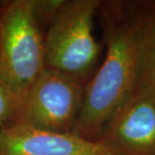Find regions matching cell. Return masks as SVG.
I'll list each match as a JSON object with an SVG mask.
<instances>
[{"mask_svg":"<svg viewBox=\"0 0 155 155\" xmlns=\"http://www.w3.org/2000/svg\"><path fill=\"white\" fill-rule=\"evenodd\" d=\"M104 12L106 54L87 83L82 110L73 134L97 141L136 91L140 73L141 26L120 17L114 5Z\"/></svg>","mask_w":155,"mask_h":155,"instance_id":"6da1fadb","label":"cell"},{"mask_svg":"<svg viewBox=\"0 0 155 155\" xmlns=\"http://www.w3.org/2000/svg\"><path fill=\"white\" fill-rule=\"evenodd\" d=\"M63 0H10L0 4V79L19 103L45 71V32Z\"/></svg>","mask_w":155,"mask_h":155,"instance_id":"7a4b0ae2","label":"cell"},{"mask_svg":"<svg viewBox=\"0 0 155 155\" xmlns=\"http://www.w3.org/2000/svg\"><path fill=\"white\" fill-rule=\"evenodd\" d=\"M99 0H63L45 32V67L87 85L100 57L93 28Z\"/></svg>","mask_w":155,"mask_h":155,"instance_id":"3957f363","label":"cell"},{"mask_svg":"<svg viewBox=\"0 0 155 155\" xmlns=\"http://www.w3.org/2000/svg\"><path fill=\"white\" fill-rule=\"evenodd\" d=\"M85 88V84L72 77L45 69L21 105L14 125L73 133L82 110Z\"/></svg>","mask_w":155,"mask_h":155,"instance_id":"277c9868","label":"cell"},{"mask_svg":"<svg viewBox=\"0 0 155 155\" xmlns=\"http://www.w3.org/2000/svg\"><path fill=\"white\" fill-rule=\"evenodd\" d=\"M97 141L116 155H155V92L138 87Z\"/></svg>","mask_w":155,"mask_h":155,"instance_id":"5b68a950","label":"cell"},{"mask_svg":"<svg viewBox=\"0 0 155 155\" xmlns=\"http://www.w3.org/2000/svg\"><path fill=\"white\" fill-rule=\"evenodd\" d=\"M0 155H116L99 141L73 133L13 125L0 130Z\"/></svg>","mask_w":155,"mask_h":155,"instance_id":"8992f818","label":"cell"},{"mask_svg":"<svg viewBox=\"0 0 155 155\" xmlns=\"http://www.w3.org/2000/svg\"><path fill=\"white\" fill-rule=\"evenodd\" d=\"M138 87L155 92V21L141 26V58Z\"/></svg>","mask_w":155,"mask_h":155,"instance_id":"52a82bcc","label":"cell"},{"mask_svg":"<svg viewBox=\"0 0 155 155\" xmlns=\"http://www.w3.org/2000/svg\"><path fill=\"white\" fill-rule=\"evenodd\" d=\"M19 103L9 87L0 79V130L14 125Z\"/></svg>","mask_w":155,"mask_h":155,"instance_id":"ba28073f","label":"cell"},{"mask_svg":"<svg viewBox=\"0 0 155 155\" xmlns=\"http://www.w3.org/2000/svg\"><path fill=\"white\" fill-rule=\"evenodd\" d=\"M153 8H154V10H155V3H154V5H153Z\"/></svg>","mask_w":155,"mask_h":155,"instance_id":"9c48e42d","label":"cell"}]
</instances>
